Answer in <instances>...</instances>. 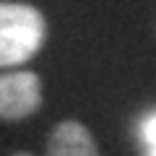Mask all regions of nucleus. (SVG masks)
Returning a JSON list of instances; mask_svg holds the SVG:
<instances>
[{
  "mask_svg": "<svg viewBox=\"0 0 156 156\" xmlns=\"http://www.w3.org/2000/svg\"><path fill=\"white\" fill-rule=\"evenodd\" d=\"M47 39L42 11L29 3H0V68H18L31 60Z\"/></svg>",
  "mask_w": 156,
  "mask_h": 156,
  "instance_id": "1",
  "label": "nucleus"
},
{
  "mask_svg": "<svg viewBox=\"0 0 156 156\" xmlns=\"http://www.w3.org/2000/svg\"><path fill=\"white\" fill-rule=\"evenodd\" d=\"M42 78L34 70L0 73V120H26L42 107Z\"/></svg>",
  "mask_w": 156,
  "mask_h": 156,
  "instance_id": "2",
  "label": "nucleus"
},
{
  "mask_svg": "<svg viewBox=\"0 0 156 156\" xmlns=\"http://www.w3.org/2000/svg\"><path fill=\"white\" fill-rule=\"evenodd\" d=\"M44 156H99V146L91 130L78 120H62L47 138Z\"/></svg>",
  "mask_w": 156,
  "mask_h": 156,
  "instance_id": "3",
  "label": "nucleus"
},
{
  "mask_svg": "<svg viewBox=\"0 0 156 156\" xmlns=\"http://www.w3.org/2000/svg\"><path fill=\"white\" fill-rule=\"evenodd\" d=\"M140 143L146 146V154H156V112L140 120Z\"/></svg>",
  "mask_w": 156,
  "mask_h": 156,
  "instance_id": "4",
  "label": "nucleus"
},
{
  "mask_svg": "<svg viewBox=\"0 0 156 156\" xmlns=\"http://www.w3.org/2000/svg\"><path fill=\"white\" fill-rule=\"evenodd\" d=\"M11 156H34L31 151H16V154H11Z\"/></svg>",
  "mask_w": 156,
  "mask_h": 156,
  "instance_id": "5",
  "label": "nucleus"
},
{
  "mask_svg": "<svg viewBox=\"0 0 156 156\" xmlns=\"http://www.w3.org/2000/svg\"><path fill=\"white\" fill-rule=\"evenodd\" d=\"M146 156H156V154H146Z\"/></svg>",
  "mask_w": 156,
  "mask_h": 156,
  "instance_id": "6",
  "label": "nucleus"
}]
</instances>
